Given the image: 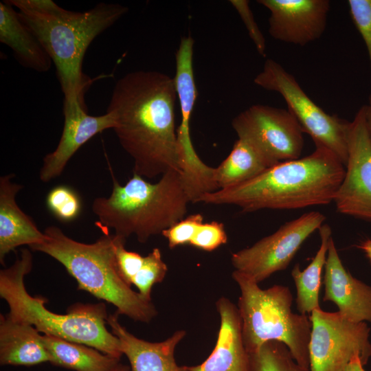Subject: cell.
Segmentation results:
<instances>
[{
	"label": "cell",
	"instance_id": "obj_23",
	"mask_svg": "<svg viewBox=\"0 0 371 371\" xmlns=\"http://www.w3.org/2000/svg\"><path fill=\"white\" fill-rule=\"evenodd\" d=\"M319 232L320 246L311 263L302 271L300 270V265L296 264L291 271L297 291V309L301 314L306 315L321 308L319 301L321 275L326 263L332 231L328 224H323L319 228Z\"/></svg>",
	"mask_w": 371,
	"mask_h": 371
},
{
	"label": "cell",
	"instance_id": "obj_22",
	"mask_svg": "<svg viewBox=\"0 0 371 371\" xmlns=\"http://www.w3.org/2000/svg\"><path fill=\"white\" fill-rule=\"evenodd\" d=\"M269 168V164L250 144L238 138L229 155L215 168L218 190L243 183Z\"/></svg>",
	"mask_w": 371,
	"mask_h": 371
},
{
	"label": "cell",
	"instance_id": "obj_33",
	"mask_svg": "<svg viewBox=\"0 0 371 371\" xmlns=\"http://www.w3.org/2000/svg\"><path fill=\"white\" fill-rule=\"evenodd\" d=\"M366 117L367 126L369 131L370 137L371 139V93L368 98V103L366 104Z\"/></svg>",
	"mask_w": 371,
	"mask_h": 371
},
{
	"label": "cell",
	"instance_id": "obj_14",
	"mask_svg": "<svg viewBox=\"0 0 371 371\" xmlns=\"http://www.w3.org/2000/svg\"><path fill=\"white\" fill-rule=\"evenodd\" d=\"M64 125L56 149L45 155L39 172L40 180L49 182L60 176L78 150L93 137L106 129H113L111 114L89 115L85 104L80 102L63 103Z\"/></svg>",
	"mask_w": 371,
	"mask_h": 371
},
{
	"label": "cell",
	"instance_id": "obj_28",
	"mask_svg": "<svg viewBox=\"0 0 371 371\" xmlns=\"http://www.w3.org/2000/svg\"><path fill=\"white\" fill-rule=\"evenodd\" d=\"M227 242L224 225L217 221L203 223L189 243L197 249L212 251Z\"/></svg>",
	"mask_w": 371,
	"mask_h": 371
},
{
	"label": "cell",
	"instance_id": "obj_4",
	"mask_svg": "<svg viewBox=\"0 0 371 371\" xmlns=\"http://www.w3.org/2000/svg\"><path fill=\"white\" fill-rule=\"evenodd\" d=\"M32 265L31 251L23 249L10 267L0 271V296L8 305V315L14 321L33 326L43 335L85 344L120 359L123 355L120 341L106 326L109 315L105 304L77 303L66 314L49 311L45 297L32 296L26 289L25 277Z\"/></svg>",
	"mask_w": 371,
	"mask_h": 371
},
{
	"label": "cell",
	"instance_id": "obj_6",
	"mask_svg": "<svg viewBox=\"0 0 371 371\" xmlns=\"http://www.w3.org/2000/svg\"><path fill=\"white\" fill-rule=\"evenodd\" d=\"M46 239L30 246L59 262L78 282V289L116 307V313L144 323L157 314L152 302L133 291L119 273L115 258V234L109 230L93 243L67 236L60 228L45 229Z\"/></svg>",
	"mask_w": 371,
	"mask_h": 371
},
{
	"label": "cell",
	"instance_id": "obj_32",
	"mask_svg": "<svg viewBox=\"0 0 371 371\" xmlns=\"http://www.w3.org/2000/svg\"><path fill=\"white\" fill-rule=\"evenodd\" d=\"M363 366L359 357L357 356L351 360L344 371H366Z\"/></svg>",
	"mask_w": 371,
	"mask_h": 371
},
{
	"label": "cell",
	"instance_id": "obj_19",
	"mask_svg": "<svg viewBox=\"0 0 371 371\" xmlns=\"http://www.w3.org/2000/svg\"><path fill=\"white\" fill-rule=\"evenodd\" d=\"M43 335L33 326L0 315V364L32 366L50 363Z\"/></svg>",
	"mask_w": 371,
	"mask_h": 371
},
{
	"label": "cell",
	"instance_id": "obj_30",
	"mask_svg": "<svg viewBox=\"0 0 371 371\" xmlns=\"http://www.w3.org/2000/svg\"><path fill=\"white\" fill-rule=\"evenodd\" d=\"M352 20L366 46L371 71V0H348Z\"/></svg>",
	"mask_w": 371,
	"mask_h": 371
},
{
	"label": "cell",
	"instance_id": "obj_13",
	"mask_svg": "<svg viewBox=\"0 0 371 371\" xmlns=\"http://www.w3.org/2000/svg\"><path fill=\"white\" fill-rule=\"evenodd\" d=\"M270 12L269 33L276 40L304 46L324 34L328 0H258Z\"/></svg>",
	"mask_w": 371,
	"mask_h": 371
},
{
	"label": "cell",
	"instance_id": "obj_15",
	"mask_svg": "<svg viewBox=\"0 0 371 371\" xmlns=\"http://www.w3.org/2000/svg\"><path fill=\"white\" fill-rule=\"evenodd\" d=\"M323 301L332 302L352 322H371V286L354 278L344 267L333 237L324 265Z\"/></svg>",
	"mask_w": 371,
	"mask_h": 371
},
{
	"label": "cell",
	"instance_id": "obj_35",
	"mask_svg": "<svg viewBox=\"0 0 371 371\" xmlns=\"http://www.w3.org/2000/svg\"><path fill=\"white\" fill-rule=\"evenodd\" d=\"M110 371H131L128 366L121 363L120 362Z\"/></svg>",
	"mask_w": 371,
	"mask_h": 371
},
{
	"label": "cell",
	"instance_id": "obj_31",
	"mask_svg": "<svg viewBox=\"0 0 371 371\" xmlns=\"http://www.w3.org/2000/svg\"><path fill=\"white\" fill-rule=\"evenodd\" d=\"M235 8L246 26L249 35L256 45L258 52L265 56L266 42L246 0H232L229 1Z\"/></svg>",
	"mask_w": 371,
	"mask_h": 371
},
{
	"label": "cell",
	"instance_id": "obj_11",
	"mask_svg": "<svg viewBox=\"0 0 371 371\" xmlns=\"http://www.w3.org/2000/svg\"><path fill=\"white\" fill-rule=\"evenodd\" d=\"M325 220L320 212L311 211L285 223L252 246L233 253L231 262L234 271L259 284L286 269L304 242Z\"/></svg>",
	"mask_w": 371,
	"mask_h": 371
},
{
	"label": "cell",
	"instance_id": "obj_18",
	"mask_svg": "<svg viewBox=\"0 0 371 371\" xmlns=\"http://www.w3.org/2000/svg\"><path fill=\"white\" fill-rule=\"evenodd\" d=\"M14 175L0 178V262L19 246L41 244L46 239L31 217L23 212L16 201L23 186L13 182Z\"/></svg>",
	"mask_w": 371,
	"mask_h": 371
},
{
	"label": "cell",
	"instance_id": "obj_25",
	"mask_svg": "<svg viewBox=\"0 0 371 371\" xmlns=\"http://www.w3.org/2000/svg\"><path fill=\"white\" fill-rule=\"evenodd\" d=\"M46 206L59 221L68 223L78 217L82 210V201L71 188L60 185L53 188L47 194Z\"/></svg>",
	"mask_w": 371,
	"mask_h": 371
},
{
	"label": "cell",
	"instance_id": "obj_9",
	"mask_svg": "<svg viewBox=\"0 0 371 371\" xmlns=\"http://www.w3.org/2000/svg\"><path fill=\"white\" fill-rule=\"evenodd\" d=\"M311 332L308 344L310 371H344L355 357L363 366L371 357L370 328L366 322H352L337 312L321 308L309 317Z\"/></svg>",
	"mask_w": 371,
	"mask_h": 371
},
{
	"label": "cell",
	"instance_id": "obj_17",
	"mask_svg": "<svg viewBox=\"0 0 371 371\" xmlns=\"http://www.w3.org/2000/svg\"><path fill=\"white\" fill-rule=\"evenodd\" d=\"M118 315L116 313L109 315L106 322L120 341L131 371H189L188 366L177 365L175 358L177 346L186 335L184 330L175 331L163 341L150 342L128 332L120 323Z\"/></svg>",
	"mask_w": 371,
	"mask_h": 371
},
{
	"label": "cell",
	"instance_id": "obj_29",
	"mask_svg": "<svg viewBox=\"0 0 371 371\" xmlns=\"http://www.w3.org/2000/svg\"><path fill=\"white\" fill-rule=\"evenodd\" d=\"M203 223V216L197 213L190 215L162 232L170 249L189 245L199 227Z\"/></svg>",
	"mask_w": 371,
	"mask_h": 371
},
{
	"label": "cell",
	"instance_id": "obj_2",
	"mask_svg": "<svg viewBox=\"0 0 371 371\" xmlns=\"http://www.w3.org/2000/svg\"><path fill=\"white\" fill-rule=\"evenodd\" d=\"M21 21L50 56L64 94L63 103H84L93 80L82 69L92 41L128 10L117 3H100L85 12L65 10L51 0H10Z\"/></svg>",
	"mask_w": 371,
	"mask_h": 371
},
{
	"label": "cell",
	"instance_id": "obj_21",
	"mask_svg": "<svg viewBox=\"0 0 371 371\" xmlns=\"http://www.w3.org/2000/svg\"><path fill=\"white\" fill-rule=\"evenodd\" d=\"M50 363L75 371H110L119 363L118 358L106 355L85 344L43 335Z\"/></svg>",
	"mask_w": 371,
	"mask_h": 371
},
{
	"label": "cell",
	"instance_id": "obj_8",
	"mask_svg": "<svg viewBox=\"0 0 371 371\" xmlns=\"http://www.w3.org/2000/svg\"><path fill=\"white\" fill-rule=\"evenodd\" d=\"M254 82L267 91L280 94L287 109L303 132L311 136L315 146L329 149L346 165L350 122L324 111L308 96L295 77L271 58L266 60Z\"/></svg>",
	"mask_w": 371,
	"mask_h": 371
},
{
	"label": "cell",
	"instance_id": "obj_27",
	"mask_svg": "<svg viewBox=\"0 0 371 371\" xmlns=\"http://www.w3.org/2000/svg\"><path fill=\"white\" fill-rule=\"evenodd\" d=\"M126 240L124 236L115 234V258L120 275L127 284L131 286L133 278L143 265L144 256L128 251L125 248Z\"/></svg>",
	"mask_w": 371,
	"mask_h": 371
},
{
	"label": "cell",
	"instance_id": "obj_24",
	"mask_svg": "<svg viewBox=\"0 0 371 371\" xmlns=\"http://www.w3.org/2000/svg\"><path fill=\"white\" fill-rule=\"evenodd\" d=\"M249 371H310L298 364L288 347L278 341H269L249 353Z\"/></svg>",
	"mask_w": 371,
	"mask_h": 371
},
{
	"label": "cell",
	"instance_id": "obj_16",
	"mask_svg": "<svg viewBox=\"0 0 371 371\" xmlns=\"http://www.w3.org/2000/svg\"><path fill=\"white\" fill-rule=\"evenodd\" d=\"M220 328L215 347L201 364L189 371H249V357L243 338L238 306L225 297L216 302Z\"/></svg>",
	"mask_w": 371,
	"mask_h": 371
},
{
	"label": "cell",
	"instance_id": "obj_5",
	"mask_svg": "<svg viewBox=\"0 0 371 371\" xmlns=\"http://www.w3.org/2000/svg\"><path fill=\"white\" fill-rule=\"evenodd\" d=\"M112 179L110 195L92 203L97 225L105 230L145 243L185 218L191 202L180 171H168L154 183L135 173L124 186L113 175Z\"/></svg>",
	"mask_w": 371,
	"mask_h": 371
},
{
	"label": "cell",
	"instance_id": "obj_26",
	"mask_svg": "<svg viewBox=\"0 0 371 371\" xmlns=\"http://www.w3.org/2000/svg\"><path fill=\"white\" fill-rule=\"evenodd\" d=\"M168 271V267L161 258L159 248H154L144 256L143 265L133 278L131 284L136 286L138 293L147 301H152L153 286L161 282Z\"/></svg>",
	"mask_w": 371,
	"mask_h": 371
},
{
	"label": "cell",
	"instance_id": "obj_34",
	"mask_svg": "<svg viewBox=\"0 0 371 371\" xmlns=\"http://www.w3.org/2000/svg\"><path fill=\"white\" fill-rule=\"evenodd\" d=\"M358 247L365 252L366 256L371 262V239H367L361 242Z\"/></svg>",
	"mask_w": 371,
	"mask_h": 371
},
{
	"label": "cell",
	"instance_id": "obj_3",
	"mask_svg": "<svg viewBox=\"0 0 371 371\" xmlns=\"http://www.w3.org/2000/svg\"><path fill=\"white\" fill-rule=\"evenodd\" d=\"M344 174L345 166L335 154L315 146L307 156L280 162L243 183L205 194L198 202L234 205L243 212L327 205Z\"/></svg>",
	"mask_w": 371,
	"mask_h": 371
},
{
	"label": "cell",
	"instance_id": "obj_20",
	"mask_svg": "<svg viewBox=\"0 0 371 371\" xmlns=\"http://www.w3.org/2000/svg\"><path fill=\"white\" fill-rule=\"evenodd\" d=\"M0 42L12 49L23 67L38 72L50 69L52 61L48 53L8 1L0 3Z\"/></svg>",
	"mask_w": 371,
	"mask_h": 371
},
{
	"label": "cell",
	"instance_id": "obj_1",
	"mask_svg": "<svg viewBox=\"0 0 371 371\" xmlns=\"http://www.w3.org/2000/svg\"><path fill=\"white\" fill-rule=\"evenodd\" d=\"M174 78L156 71L128 73L115 83L106 112L133 173L153 179L179 170Z\"/></svg>",
	"mask_w": 371,
	"mask_h": 371
},
{
	"label": "cell",
	"instance_id": "obj_10",
	"mask_svg": "<svg viewBox=\"0 0 371 371\" xmlns=\"http://www.w3.org/2000/svg\"><path fill=\"white\" fill-rule=\"evenodd\" d=\"M232 126L238 138L250 144L271 167L302 153L304 132L288 109L252 105L236 115Z\"/></svg>",
	"mask_w": 371,
	"mask_h": 371
},
{
	"label": "cell",
	"instance_id": "obj_12",
	"mask_svg": "<svg viewBox=\"0 0 371 371\" xmlns=\"http://www.w3.org/2000/svg\"><path fill=\"white\" fill-rule=\"evenodd\" d=\"M333 202L341 214L371 221V139L365 105L350 122L345 174Z\"/></svg>",
	"mask_w": 371,
	"mask_h": 371
},
{
	"label": "cell",
	"instance_id": "obj_7",
	"mask_svg": "<svg viewBox=\"0 0 371 371\" xmlns=\"http://www.w3.org/2000/svg\"><path fill=\"white\" fill-rule=\"evenodd\" d=\"M232 278L240 295L238 308L245 346L249 353L269 341L284 344L294 359L309 369L310 318L292 311L293 295L288 286L273 285L262 289L258 283L234 271Z\"/></svg>",
	"mask_w": 371,
	"mask_h": 371
}]
</instances>
